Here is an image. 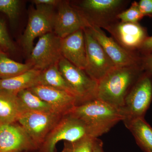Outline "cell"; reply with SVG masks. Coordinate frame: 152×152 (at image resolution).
Listing matches in <instances>:
<instances>
[{
  "label": "cell",
  "mask_w": 152,
  "mask_h": 152,
  "mask_svg": "<svg viewBox=\"0 0 152 152\" xmlns=\"http://www.w3.org/2000/svg\"><path fill=\"white\" fill-rule=\"evenodd\" d=\"M69 113L107 133L124 119L121 110L97 99L75 106Z\"/></svg>",
  "instance_id": "4"
},
{
  "label": "cell",
  "mask_w": 152,
  "mask_h": 152,
  "mask_svg": "<svg viewBox=\"0 0 152 152\" xmlns=\"http://www.w3.org/2000/svg\"><path fill=\"white\" fill-rule=\"evenodd\" d=\"M152 101V75L144 72L129 91L122 109L125 121L144 118Z\"/></svg>",
  "instance_id": "6"
},
{
  "label": "cell",
  "mask_w": 152,
  "mask_h": 152,
  "mask_svg": "<svg viewBox=\"0 0 152 152\" xmlns=\"http://www.w3.org/2000/svg\"><path fill=\"white\" fill-rule=\"evenodd\" d=\"M58 66L75 94L76 105L97 99L98 82L91 78L85 70L74 65L64 57L58 63Z\"/></svg>",
  "instance_id": "5"
},
{
  "label": "cell",
  "mask_w": 152,
  "mask_h": 152,
  "mask_svg": "<svg viewBox=\"0 0 152 152\" xmlns=\"http://www.w3.org/2000/svg\"><path fill=\"white\" fill-rule=\"evenodd\" d=\"M55 14L53 32L62 39L91 26L84 17L67 1H61Z\"/></svg>",
  "instance_id": "13"
},
{
  "label": "cell",
  "mask_w": 152,
  "mask_h": 152,
  "mask_svg": "<svg viewBox=\"0 0 152 152\" xmlns=\"http://www.w3.org/2000/svg\"><path fill=\"white\" fill-rule=\"evenodd\" d=\"M63 116L54 113L26 111L17 122L24 129L37 149Z\"/></svg>",
  "instance_id": "8"
},
{
  "label": "cell",
  "mask_w": 152,
  "mask_h": 152,
  "mask_svg": "<svg viewBox=\"0 0 152 152\" xmlns=\"http://www.w3.org/2000/svg\"><path fill=\"white\" fill-rule=\"evenodd\" d=\"M25 112L17 94L0 91V126L17 122Z\"/></svg>",
  "instance_id": "17"
},
{
  "label": "cell",
  "mask_w": 152,
  "mask_h": 152,
  "mask_svg": "<svg viewBox=\"0 0 152 152\" xmlns=\"http://www.w3.org/2000/svg\"><path fill=\"white\" fill-rule=\"evenodd\" d=\"M105 133L100 128L69 113L61 118L34 152H57L56 145L61 141L72 142L87 137L98 138Z\"/></svg>",
  "instance_id": "2"
},
{
  "label": "cell",
  "mask_w": 152,
  "mask_h": 152,
  "mask_svg": "<svg viewBox=\"0 0 152 152\" xmlns=\"http://www.w3.org/2000/svg\"><path fill=\"white\" fill-rule=\"evenodd\" d=\"M144 17L139 8L138 2L134 1L129 8L120 13L117 18L124 23H138Z\"/></svg>",
  "instance_id": "25"
},
{
  "label": "cell",
  "mask_w": 152,
  "mask_h": 152,
  "mask_svg": "<svg viewBox=\"0 0 152 152\" xmlns=\"http://www.w3.org/2000/svg\"><path fill=\"white\" fill-rule=\"evenodd\" d=\"M144 72L142 63L115 67L98 82L97 99L121 110L128 93Z\"/></svg>",
  "instance_id": "1"
},
{
  "label": "cell",
  "mask_w": 152,
  "mask_h": 152,
  "mask_svg": "<svg viewBox=\"0 0 152 152\" xmlns=\"http://www.w3.org/2000/svg\"><path fill=\"white\" fill-rule=\"evenodd\" d=\"M93 152H104L102 142L98 138L95 140Z\"/></svg>",
  "instance_id": "31"
},
{
  "label": "cell",
  "mask_w": 152,
  "mask_h": 152,
  "mask_svg": "<svg viewBox=\"0 0 152 152\" xmlns=\"http://www.w3.org/2000/svg\"><path fill=\"white\" fill-rule=\"evenodd\" d=\"M61 1L58 0H34L33 2L36 6H45L53 7L58 6Z\"/></svg>",
  "instance_id": "30"
},
{
  "label": "cell",
  "mask_w": 152,
  "mask_h": 152,
  "mask_svg": "<svg viewBox=\"0 0 152 152\" xmlns=\"http://www.w3.org/2000/svg\"><path fill=\"white\" fill-rule=\"evenodd\" d=\"M1 48H0V49H1Z\"/></svg>",
  "instance_id": "33"
},
{
  "label": "cell",
  "mask_w": 152,
  "mask_h": 152,
  "mask_svg": "<svg viewBox=\"0 0 152 152\" xmlns=\"http://www.w3.org/2000/svg\"><path fill=\"white\" fill-rule=\"evenodd\" d=\"M17 96L26 111L55 113L48 104L28 89L19 92Z\"/></svg>",
  "instance_id": "22"
},
{
  "label": "cell",
  "mask_w": 152,
  "mask_h": 152,
  "mask_svg": "<svg viewBox=\"0 0 152 152\" xmlns=\"http://www.w3.org/2000/svg\"><path fill=\"white\" fill-rule=\"evenodd\" d=\"M124 123L140 148L144 152H152V127L145 118H137Z\"/></svg>",
  "instance_id": "19"
},
{
  "label": "cell",
  "mask_w": 152,
  "mask_h": 152,
  "mask_svg": "<svg viewBox=\"0 0 152 152\" xmlns=\"http://www.w3.org/2000/svg\"><path fill=\"white\" fill-rule=\"evenodd\" d=\"M105 30L120 45L131 52H138L149 37L147 29L139 23H124L118 21Z\"/></svg>",
  "instance_id": "12"
},
{
  "label": "cell",
  "mask_w": 152,
  "mask_h": 152,
  "mask_svg": "<svg viewBox=\"0 0 152 152\" xmlns=\"http://www.w3.org/2000/svg\"><path fill=\"white\" fill-rule=\"evenodd\" d=\"M84 32L87 58V66L85 71L98 83L116 66L94 37L89 28L84 29Z\"/></svg>",
  "instance_id": "9"
},
{
  "label": "cell",
  "mask_w": 152,
  "mask_h": 152,
  "mask_svg": "<svg viewBox=\"0 0 152 152\" xmlns=\"http://www.w3.org/2000/svg\"><path fill=\"white\" fill-rule=\"evenodd\" d=\"M96 138L87 137L75 142H64L61 152H93Z\"/></svg>",
  "instance_id": "23"
},
{
  "label": "cell",
  "mask_w": 152,
  "mask_h": 152,
  "mask_svg": "<svg viewBox=\"0 0 152 152\" xmlns=\"http://www.w3.org/2000/svg\"><path fill=\"white\" fill-rule=\"evenodd\" d=\"M0 48L8 55L13 54L17 50L13 41L9 35L5 21L0 18Z\"/></svg>",
  "instance_id": "26"
},
{
  "label": "cell",
  "mask_w": 152,
  "mask_h": 152,
  "mask_svg": "<svg viewBox=\"0 0 152 152\" xmlns=\"http://www.w3.org/2000/svg\"><path fill=\"white\" fill-rule=\"evenodd\" d=\"M142 65L145 72L152 75V53L142 56Z\"/></svg>",
  "instance_id": "28"
},
{
  "label": "cell",
  "mask_w": 152,
  "mask_h": 152,
  "mask_svg": "<svg viewBox=\"0 0 152 152\" xmlns=\"http://www.w3.org/2000/svg\"><path fill=\"white\" fill-rule=\"evenodd\" d=\"M138 52L142 56L152 53V36L147 38Z\"/></svg>",
  "instance_id": "29"
},
{
  "label": "cell",
  "mask_w": 152,
  "mask_h": 152,
  "mask_svg": "<svg viewBox=\"0 0 152 152\" xmlns=\"http://www.w3.org/2000/svg\"><path fill=\"white\" fill-rule=\"evenodd\" d=\"M61 50L63 57L78 68L86 69V50L84 29L61 39Z\"/></svg>",
  "instance_id": "16"
},
{
  "label": "cell",
  "mask_w": 152,
  "mask_h": 152,
  "mask_svg": "<svg viewBox=\"0 0 152 152\" xmlns=\"http://www.w3.org/2000/svg\"><path fill=\"white\" fill-rule=\"evenodd\" d=\"M138 4L140 10L144 16L152 18V0H140Z\"/></svg>",
  "instance_id": "27"
},
{
  "label": "cell",
  "mask_w": 152,
  "mask_h": 152,
  "mask_svg": "<svg viewBox=\"0 0 152 152\" xmlns=\"http://www.w3.org/2000/svg\"><path fill=\"white\" fill-rule=\"evenodd\" d=\"M28 89L48 104L56 113L61 115L69 114L77 104L75 96L65 91L41 85Z\"/></svg>",
  "instance_id": "15"
},
{
  "label": "cell",
  "mask_w": 152,
  "mask_h": 152,
  "mask_svg": "<svg viewBox=\"0 0 152 152\" xmlns=\"http://www.w3.org/2000/svg\"><path fill=\"white\" fill-rule=\"evenodd\" d=\"M89 28L116 67L141 64L142 55L138 52H131L124 48L111 37H108L101 28L91 26Z\"/></svg>",
  "instance_id": "11"
},
{
  "label": "cell",
  "mask_w": 152,
  "mask_h": 152,
  "mask_svg": "<svg viewBox=\"0 0 152 152\" xmlns=\"http://www.w3.org/2000/svg\"><path fill=\"white\" fill-rule=\"evenodd\" d=\"M128 0H83L73 6L91 26L105 29L118 21L117 16L126 10L130 3ZM90 26V27H91Z\"/></svg>",
  "instance_id": "3"
},
{
  "label": "cell",
  "mask_w": 152,
  "mask_h": 152,
  "mask_svg": "<svg viewBox=\"0 0 152 152\" xmlns=\"http://www.w3.org/2000/svg\"><path fill=\"white\" fill-rule=\"evenodd\" d=\"M33 69L29 63L18 62L10 58L7 54L0 49V79L10 78L24 73Z\"/></svg>",
  "instance_id": "21"
},
{
  "label": "cell",
  "mask_w": 152,
  "mask_h": 152,
  "mask_svg": "<svg viewBox=\"0 0 152 152\" xmlns=\"http://www.w3.org/2000/svg\"></svg>",
  "instance_id": "32"
},
{
  "label": "cell",
  "mask_w": 152,
  "mask_h": 152,
  "mask_svg": "<svg viewBox=\"0 0 152 152\" xmlns=\"http://www.w3.org/2000/svg\"><path fill=\"white\" fill-rule=\"evenodd\" d=\"M42 71L32 69L19 75L5 79H0V91L14 94L28 89L39 85V79Z\"/></svg>",
  "instance_id": "18"
},
{
  "label": "cell",
  "mask_w": 152,
  "mask_h": 152,
  "mask_svg": "<svg viewBox=\"0 0 152 152\" xmlns=\"http://www.w3.org/2000/svg\"><path fill=\"white\" fill-rule=\"evenodd\" d=\"M37 149L18 123L0 126V152H34Z\"/></svg>",
  "instance_id": "14"
},
{
  "label": "cell",
  "mask_w": 152,
  "mask_h": 152,
  "mask_svg": "<svg viewBox=\"0 0 152 152\" xmlns=\"http://www.w3.org/2000/svg\"><path fill=\"white\" fill-rule=\"evenodd\" d=\"M53 8L37 6L30 12L27 26L21 39L22 46L27 53L30 54L32 50L36 38L53 32L55 14Z\"/></svg>",
  "instance_id": "7"
},
{
  "label": "cell",
  "mask_w": 152,
  "mask_h": 152,
  "mask_svg": "<svg viewBox=\"0 0 152 152\" xmlns=\"http://www.w3.org/2000/svg\"><path fill=\"white\" fill-rule=\"evenodd\" d=\"M20 3L19 0H0V12L7 16L11 25H14L16 23Z\"/></svg>",
  "instance_id": "24"
},
{
  "label": "cell",
  "mask_w": 152,
  "mask_h": 152,
  "mask_svg": "<svg viewBox=\"0 0 152 152\" xmlns=\"http://www.w3.org/2000/svg\"><path fill=\"white\" fill-rule=\"evenodd\" d=\"M39 85L65 91L76 96L73 91L59 70L58 64L51 66L41 72L39 79Z\"/></svg>",
  "instance_id": "20"
},
{
  "label": "cell",
  "mask_w": 152,
  "mask_h": 152,
  "mask_svg": "<svg viewBox=\"0 0 152 152\" xmlns=\"http://www.w3.org/2000/svg\"><path fill=\"white\" fill-rule=\"evenodd\" d=\"M62 57L61 38L51 32L40 37L30 54L27 62L32 65L33 69L42 71L58 64Z\"/></svg>",
  "instance_id": "10"
}]
</instances>
